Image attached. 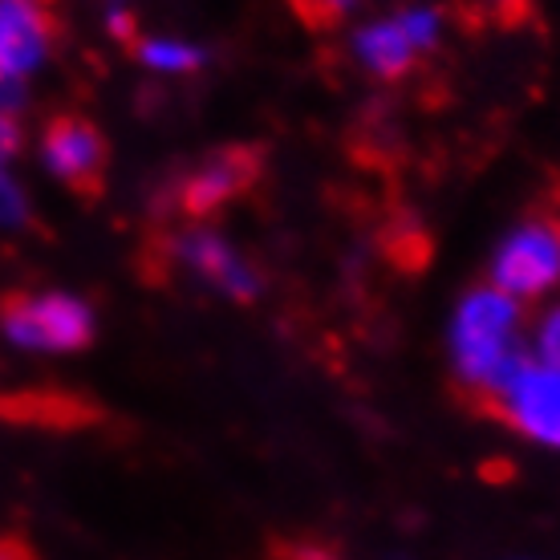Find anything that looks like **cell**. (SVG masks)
<instances>
[{"label":"cell","instance_id":"6da1fadb","mask_svg":"<svg viewBox=\"0 0 560 560\" xmlns=\"http://www.w3.org/2000/svg\"><path fill=\"white\" fill-rule=\"evenodd\" d=\"M528 308L504 289L479 280L463 289L447 317V362L463 390L491 394L528 358Z\"/></svg>","mask_w":560,"mask_h":560},{"label":"cell","instance_id":"7a4b0ae2","mask_svg":"<svg viewBox=\"0 0 560 560\" xmlns=\"http://www.w3.org/2000/svg\"><path fill=\"white\" fill-rule=\"evenodd\" d=\"M447 16L439 4L410 0L386 13L362 16L350 28V61L374 82H398L443 45Z\"/></svg>","mask_w":560,"mask_h":560},{"label":"cell","instance_id":"3957f363","mask_svg":"<svg viewBox=\"0 0 560 560\" xmlns=\"http://www.w3.org/2000/svg\"><path fill=\"white\" fill-rule=\"evenodd\" d=\"M98 334V313L70 289H33L0 305V341L25 358H70Z\"/></svg>","mask_w":560,"mask_h":560},{"label":"cell","instance_id":"277c9868","mask_svg":"<svg viewBox=\"0 0 560 560\" xmlns=\"http://www.w3.org/2000/svg\"><path fill=\"white\" fill-rule=\"evenodd\" d=\"M488 284L516 296L524 308L560 296V220L528 215L495 240L488 256Z\"/></svg>","mask_w":560,"mask_h":560},{"label":"cell","instance_id":"5b68a950","mask_svg":"<svg viewBox=\"0 0 560 560\" xmlns=\"http://www.w3.org/2000/svg\"><path fill=\"white\" fill-rule=\"evenodd\" d=\"M167 260L175 265V272H183L203 293L232 301V305L256 301L265 293V277H260L253 256L244 253L228 232L211 228L208 220L183 224L167 240Z\"/></svg>","mask_w":560,"mask_h":560},{"label":"cell","instance_id":"8992f818","mask_svg":"<svg viewBox=\"0 0 560 560\" xmlns=\"http://www.w3.org/2000/svg\"><path fill=\"white\" fill-rule=\"evenodd\" d=\"M57 54V16L49 0H0V114L21 118L33 82Z\"/></svg>","mask_w":560,"mask_h":560},{"label":"cell","instance_id":"52a82bcc","mask_svg":"<svg viewBox=\"0 0 560 560\" xmlns=\"http://www.w3.org/2000/svg\"><path fill=\"white\" fill-rule=\"evenodd\" d=\"M491 407L516 439L560 455V374L552 365L528 353L491 394Z\"/></svg>","mask_w":560,"mask_h":560},{"label":"cell","instance_id":"ba28073f","mask_svg":"<svg viewBox=\"0 0 560 560\" xmlns=\"http://www.w3.org/2000/svg\"><path fill=\"white\" fill-rule=\"evenodd\" d=\"M37 163L61 187H85L106 167V139L90 118L66 114L37 135Z\"/></svg>","mask_w":560,"mask_h":560},{"label":"cell","instance_id":"9c48e42d","mask_svg":"<svg viewBox=\"0 0 560 560\" xmlns=\"http://www.w3.org/2000/svg\"><path fill=\"white\" fill-rule=\"evenodd\" d=\"M256 175L253 154L244 151H215L208 159H199L196 167L179 179V208L191 215V220H208L220 208H228L232 199H240L248 191V183Z\"/></svg>","mask_w":560,"mask_h":560},{"label":"cell","instance_id":"30bf717a","mask_svg":"<svg viewBox=\"0 0 560 560\" xmlns=\"http://www.w3.org/2000/svg\"><path fill=\"white\" fill-rule=\"evenodd\" d=\"M135 61L159 82H183L208 66V49L183 33H142L135 37Z\"/></svg>","mask_w":560,"mask_h":560},{"label":"cell","instance_id":"8fae6325","mask_svg":"<svg viewBox=\"0 0 560 560\" xmlns=\"http://www.w3.org/2000/svg\"><path fill=\"white\" fill-rule=\"evenodd\" d=\"M528 353L560 374V296L540 305V313L528 322Z\"/></svg>","mask_w":560,"mask_h":560},{"label":"cell","instance_id":"7c38bea8","mask_svg":"<svg viewBox=\"0 0 560 560\" xmlns=\"http://www.w3.org/2000/svg\"><path fill=\"white\" fill-rule=\"evenodd\" d=\"M28 224V191L16 171H0V232Z\"/></svg>","mask_w":560,"mask_h":560},{"label":"cell","instance_id":"4fadbf2b","mask_svg":"<svg viewBox=\"0 0 560 560\" xmlns=\"http://www.w3.org/2000/svg\"><path fill=\"white\" fill-rule=\"evenodd\" d=\"M21 147H25L21 118H13V114H0V171H16Z\"/></svg>","mask_w":560,"mask_h":560},{"label":"cell","instance_id":"5bb4252c","mask_svg":"<svg viewBox=\"0 0 560 560\" xmlns=\"http://www.w3.org/2000/svg\"><path fill=\"white\" fill-rule=\"evenodd\" d=\"M301 4H305L317 21H329V25L353 21V16H358V9H362V0H301Z\"/></svg>","mask_w":560,"mask_h":560},{"label":"cell","instance_id":"9a60e30c","mask_svg":"<svg viewBox=\"0 0 560 560\" xmlns=\"http://www.w3.org/2000/svg\"><path fill=\"white\" fill-rule=\"evenodd\" d=\"M106 25L114 37H130V9L127 4H106Z\"/></svg>","mask_w":560,"mask_h":560},{"label":"cell","instance_id":"2e32d148","mask_svg":"<svg viewBox=\"0 0 560 560\" xmlns=\"http://www.w3.org/2000/svg\"><path fill=\"white\" fill-rule=\"evenodd\" d=\"M488 4L495 9V13H516L524 0H488Z\"/></svg>","mask_w":560,"mask_h":560},{"label":"cell","instance_id":"e0dca14e","mask_svg":"<svg viewBox=\"0 0 560 560\" xmlns=\"http://www.w3.org/2000/svg\"><path fill=\"white\" fill-rule=\"evenodd\" d=\"M0 560H16V557H13V552H9L4 545H0Z\"/></svg>","mask_w":560,"mask_h":560},{"label":"cell","instance_id":"ac0fdd59","mask_svg":"<svg viewBox=\"0 0 560 560\" xmlns=\"http://www.w3.org/2000/svg\"><path fill=\"white\" fill-rule=\"evenodd\" d=\"M106 4H127V0H106Z\"/></svg>","mask_w":560,"mask_h":560}]
</instances>
